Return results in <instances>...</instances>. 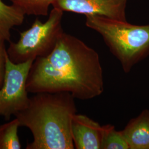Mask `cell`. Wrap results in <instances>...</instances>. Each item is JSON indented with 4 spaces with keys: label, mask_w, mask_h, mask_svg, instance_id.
Returning <instances> with one entry per match:
<instances>
[{
    "label": "cell",
    "mask_w": 149,
    "mask_h": 149,
    "mask_svg": "<svg viewBox=\"0 0 149 149\" xmlns=\"http://www.w3.org/2000/svg\"><path fill=\"white\" fill-rule=\"evenodd\" d=\"M26 86L33 93L67 92L81 100L95 98L104 89L100 56L81 40L64 32L50 53L34 60Z\"/></svg>",
    "instance_id": "cell-1"
},
{
    "label": "cell",
    "mask_w": 149,
    "mask_h": 149,
    "mask_svg": "<svg viewBox=\"0 0 149 149\" xmlns=\"http://www.w3.org/2000/svg\"><path fill=\"white\" fill-rule=\"evenodd\" d=\"M15 115L28 128L33 141L27 149H74L71 123L77 113L74 97L67 92H39Z\"/></svg>",
    "instance_id": "cell-2"
},
{
    "label": "cell",
    "mask_w": 149,
    "mask_h": 149,
    "mask_svg": "<svg viewBox=\"0 0 149 149\" xmlns=\"http://www.w3.org/2000/svg\"><path fill=\"white\" fill-rule=\"evenodd\" d=\"M86 17V26L101 36L125 73L149 56V24L134 25L99 16Z\"/></svg>",
    "instance_id": "cell-3"
},
{
    "label": "cell",
    "mask_w": 149,
    "mask_h": 149,
    "mask_svg": "<svg viewBox=\"0 0 149 149\" xmlns=\"http://www.w3.org/2000/svg\"><path fill=\"white\" fill-rule=\"evenodd\" d=\"M63 11L54 8L47 21L37 19L30 28L20 33L17 43L11 42L7 52L12 62L19 64L50 53L64 33L62 28Z\"/></svg>",
    "instance_id": "cell-4"
},
{
    "label": "cell",
    "mask_w": 149,
    "mask_h": 149,
    "mask_svg": "<svg viewBox=\"0 0 149 149\" xmlns=\"http://www.w3.org/2000/svg\"><path fill=\"white\" fill-rule=\"evenodd\" d=\"M34 61L15 64L10 60L7 52L3 84L0 88V117L6 120H9L12 115L15 116L29 104L30 98L28 96L26 85Z\"/></svg>",
    "instance_id": "cell-5"
},
{
    "label": "cell",
    "mask_w": 149,
    "mask_h": 149,
    "mask_svg": "<svg viewBox=\"0 0 149 149\" xmlns=\"http://www.w3.org/2000/svg\"><path fill=\"white\" fill-rule=\"evenodd\" d=\"M127 0H55L52 6L63 12L127 21Z\"/></svg>",
    "instance_id": "cell-6"
},
{
    "label": "cell",
    "mask_w": 149,
    "mask_h": 149,
    "mask_svg": "<svg viewBox=\"0 0 149 149\" xmlns=\"http://www.w3.org/2000/svg\"><path fill=\"white\" fill-rule=\"evenodd\" d=\"M71 135L76 149H101L102 125L86 115L74 116Z\"/></svg>",
    "instance_id": "cell-7"
},
{
    "label": "cell",
    "mask_w": 149,
    "mask_h": 149,
    "mask_svg": "<svg viewBox=\"0 0 149 149\" xmlns=\"http://www.w3.org/2000/svg\"><path fill=\"white\" fill-rule=\"evenodd\" d=\"M122 132L129 149H149V110L130 120Z\"/></svg>",
    "instance_id": "cell-8"
},
{
    "label": "cell",
    "mask_w": 149,
    "mask_h": 149,
    "mask_svg": "<svg viewBox=\"0 0 149 149\" xmlns=\"http://www.w3.org/2000/svg\"><path fill=\"white\" fill-rule=\"evenodd\" d=\"M25 15L17 6L7 5L0 0V39L10 42L11 29L21 25Z\"/></svg>",
    "instance_id": "cell-9"
},
{
    "label": "cell",
    "mask_w": 149,
    "mask_h": 149,
    "mask_svg": "<svg viewBox=\"0 0 149 149\" xmlns=\"http://www.w3.org/2000/svg\"><path fill=\"white\" fill-rule=\"evenodd\" d=\"M20 127L18 120H13L0 126V149H20L21 145L18 135Z\"/></svg>",
    "instance_id": "cell-10"
},
{
    "label": "cell",
    "mask_w": 149,
    "mask_h": 149,
    "mask_svg": "<svg viewBox=\"0 0 149 149\" xmlns=\"http://www.w3.org/2000/svg\"><path fill=\"white\" fill-rule=\"evenodd\" d=\"M101 149H129L122 132L118 131L112 124L102 125Z\"/></svg>",
    "instance_id": "cell-11"
},
{
    "label": "cell",
    "mask_w": 149,
    "mask_h": 149,
    "mask_svg": "<svg viewBox=\"0 0 149 149\" xmlns=\"http://www.w3.org/2000/svg\"><path fill=\"white\" fill-rule=\"evenodd\" d=\"M27 15L47 16L55 0H10Z\"/></svg>",
    "instance_id": "cell-12"
},
{
    "label": "cell",
    "mask_w": 149,
    "mask_h": 149,
    "mask_svg": "<svg viewBox=\"0 0 149 149\" xmlns=\"http://www.w3.org/2000/svg\"><path fill=\"white\" fill-rule=\"evenodd\" d=\"M5 42V41L0 39V88L3 85L5 74L7 50L6 49Z\"/></svg>",
    "instance_id": "cell-13"
}]
</instances>
